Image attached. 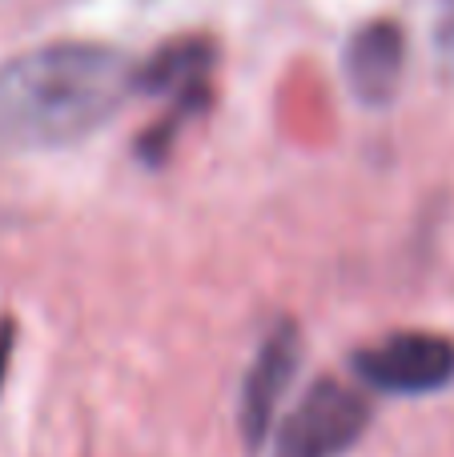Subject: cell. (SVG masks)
<instances>
[{
  "mask_svg": "<svg viewBox=\"0 0 454 457\" xmlns=\"http://www.w3.org/2000/svg\"><path fill=\"white\" fill-rule=\"evenodd\" d=\"M137 93V64L97 40H61L0 64V149H69Z\"/></svg>",
  "mask_w": 454,
  "mask_h": 457,
  "instance_id": "6da1fadb",
  "label": "cell"
},
{
  "mask_svg": "<svg viewBox=\"0 0 454 457\" xmlns=\"http://www.w3.org/2000/svg\"><path fill=\"white\" fill-rule=\"evenodd\" d=\"M214 69H217V45L209 37H177L169 45H161L145 64H137V93L165 96L169 101V112L137 145L141 161L161 165L185 120L206 112L209 96H214Z\"/></svg>",
  "mask_w": 454,
  "mask_h": 457,
  "instance_id": "7a4b0ae2",
  "label": "cell"
},
{
  "mask_svg": "<svg viewBox=\"0 0 454 457\" xmlns=\"http://www.w3.org/2000/svg\"><path fill=\"white\" fill-rule=\"evenodd\" d=\"M370 402L358 389L326 378L314 381L298 410L286 418L273 457H342L366 434Z\"/></svg>",
  "mask_w": 454,
  "mask_h": 457,
  "instance_id": "3957f363",
  "label": "cell"
},
{
  "mask_svg": "<svg viewBox=\"0 0 454 457\" xmlns=\"http://www.w3.org/2000/svg\"><path fill=\"white\" fill-rule=\"evenodd\" d=\"M354 373L370 389L402 397L439 394L454 381V341L442 333H391L386 341L354 353Z\"/></svg>",
  "mask_w": 454,
  "mask_h": 457,
  "instance_id": "277c9868",
  "label": "cell"
},
{
  "mask_svg": "<svg viewBox=\"0 0 454 457\" xmlns=\"http://www.w3.org/2000/svg\"><path fill=\"white\" fill-rule=\"evenodd\" d=\"M298 361H302V337H298L294 321H278L270 333H265L262 349H257L254 365H249L246 381H241V437H246L249 450L262 445V437L270 434V421L282 405V394H286L290 378L298 373Z\"/></svg>",
  "mask_w": 454,
  "mask_h": 457,
  "instance_id": "5b68a950",
  "label": "cell"
},
{
  "mask_svg": "<svg viewBox=\"0 0 454 457\" xmlns=\"http://www.w3.org/2000/svg\"><path fill=\"white\" fill-rule=\"evenodd\" d=\"M407 69V37L394 21H370L350 37L342 56V72L354 101L366 109H383L394 101Z\"/></svg>",
  "mask_w": 454,
  "mask_h": 457,
  "instance_id": "8992f818",
  "label": "cell"
},
{
  "mask_svg": "<svg viewBox=\"0 0 454 457\" xmlns=\"http://www.w3.org/2000/svg\"><path fill=\"white\" fill-rule=\"evenodd\" d=\"M8 357H13V321H0V386L8 378Z\"/></svg>",
  "mask_w": 454,
  "mask_h": 457,
  "instance_id": "52a82bcc",
  "label": "cell"
},
{
  "mask_svg": "<svg viewBox=\"0 0 454 457\" xmlns=\"http://www.w3.org/2000/svg\"><path fill=\"white\" fill-rule=\"evenodd\" d=\"M442 53H447V61H454V16L442 24Z\"/></svg>",
  "mask_w": 454,
  "mask_h": 457,
  "instance_id": "ba28073f",
  "label": "cell"
}]
</instances>
